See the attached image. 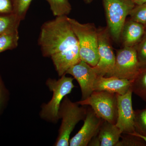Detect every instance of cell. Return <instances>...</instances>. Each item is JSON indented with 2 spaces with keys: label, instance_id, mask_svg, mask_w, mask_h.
<instances>
[{
  "label": "cell",
  "instance_id": "obj_15",
  "mask_svg": "<svg viewBox=\"0 0 146 146\" xmlns=\"http://www.w3.org/2000/svg\"><path fill=\"white\" fill-rule=\"evenodd\" d=\"M122 134L115 124L104 120L98 134L100 146H117Z\"/></svg>",
  "mask_w": 146,
  "mask_h": 146
},
{
  "label": "cell",
  "instance_id": "obj_25",
  "mask_svg": "<svg viewBox=\"0 0 146 146\" xmlns=\"http://www.w3.org/2000/svg\"><path fill=\"white\" fill-rule=\"evenodd\" d=\"M9 93L0 76V116L8 99Z\"/></svg>",
  "mask_w": 146,
  "mask_h": 146
},
{
  "label": "cell",
  "instance_id": "obj_20",
  "mask_svg": "<svg viewBox=\"0 0 146 146\" xmlns=\"http://www.w3.org/2000/svg\"><path fill=\"white\" fill-rule=\"evenodd\" d=\"M134 127L136 133L146 136V107L134 111Z\"/></svg>",
  "mask_w": 146,
  "mask_h": 146
},
{
  "label": "cell",
  "instance_id": "obj_7",
  "mask_svg": "<svg viewBox=\"0 0 146 146\" xmlns=\"http://www.w3.org/2000/svg\"><path fill=\"white\" fill-rule=\"evenodd\" d=\"M141 70L135 48L123 47L117 52L114 68L105 76L133 80Z\"/></svg>",
  "mask_w": 146,
  "mask_h": 146
},
{
  "label": "cell",
  "instance_id": "obj_8",
  "mask_svg": "<svg viewBox=\"0 0 146 146\" xmlns=\"http://www.w3.org/2000/svg\"><path fill=\"white\" fill-rule=\"evenodd\" d=\"M98 31L99 60L93 68L98 76H105L114 68L116 56L110 43V35L108 28H101Z\"/></svg>",
  "mask_w": 146,
  "mask_h": 146
},
{
  "label": "cell",
  "instance_id": "obj_26",
  "mask_svg": "<svg viewBox=\"0 0 146 146\" xmlns=\"http://www.w3.org/2000/svg\"><path fill=\"white\" fill-rule=\"evenodd\" d=\"M13 0H0V15L13 13Z\"/></svg>",
  "mask_w": 146,
  "mask_h": 146
},
{
  "label": "cell",
  "instance_id": "obj_10",
  "mask_svg": "<svg viewBox=\"0 0 146 146\" xmlns=\"http://www.w3.org/2000/svg\"><path fill=\"white\" fill-rule=\"evenodd\" d=\"M66 74L74 77L81 89V100L90 96L94 91V84L98 75L94 68L88 63L80 60L67 71Z\"/></svg>",
  "mask_w": 146,
  "mask_h": 146
},
{
  "label": "cell",
  "instance_id": "obj_4",
  "mask_svg": "<svg viewBox=\"0 0 146 146\" xmlns=\"http://www.w3.org/2000/svg\"><path fill=\"white\" fill-rule=\"evenodd\" d=\"M73 80L72 78L66 77L64 75L57 80L49 78L47 80L46 84L52 91V97L48 103L42 106L40 112L42 119L52 123L57 122L59 119L58 112L61 102L75 87Z\"/></svg>",
  "mask_w": 146,
  "mask_h": 146
},
{
  "label": "cell",
  "instance_id": "obj_31",
  "mask_svg": "<svg viewBox=\"0 0 146 146\" xmlns=\"http://www.w3.org/2000/svg\"></svg>",
  "mask_w": 146,
  "mask_h": 146
},
{
  "label": "cell",
  "instance_id": "obj_13",
  "mask_svg": "<svg viewBox=\"0 0 146 146\" xmlns=\"http://www.w3.org/2000/svg\"><path fill=\"white\" fill-rule=\"evenodd\" d=\"M145 33V27L142 24L130 19L126 21L121 35L124 47H135L141 42Z\"/></svg>",
  "mask_w": 146,
  "mask_h": 146
},
{
  "label": "cell",
  "instance_id": "obj_21",
  "mask_svg": "<svg viewBox=\"0 0 146 146\" xmlns=\"http://www.w3.org/2000/svg\"><path fill=\"white\" fill-rule=\"evenodd\" d=\"M129 16L131 20L142 24L146 28V3L136 5Z\"/></svg>",
  "mask_w": 146,
  "mask_h": 146
},
{
  "label": "cell",
  "instance_id": "obj_23",
  "mask_svg": "<svg viewBox=\"0 0 146 146\" xmlns=\"http://www.w3.org/2000/svg\"><path fill=\"white\" fill-rule=\"evenodd\" d=\"M124 134L117 146H146V142L142 138L133 133Z\"/></svg>",
  "mask_w": 146,
  "mask_h": 146
},
{
  "label": "cell",
  "instance_id": "obj_3",
  "mask_svg": "<svg viewBox=\"0 0 146 146\" xmlns=\"http://www.w3.org/2000/svg\"><path fill=\"white\" fill-rule=\"evenodd\" d=\"M79 105L77 102H72L67 96L63 99L58 112L61 123L55 146H69L71 133L76 125L86 117L87 109Z\"/></svg>",
  "mask_w": 146,
  "mask_h": 146
},
{
  "label": "cell",
  "instance_id": "obj_18",
  "mask_svg": "<svg viewBox=\"0 0 146 146\" xmlns=\"http://www.w3.org/2000/svg\"><path fill=\"white\" fill-rule=\"evenodd\" d=\"M21 21L14 13L0 15V35L18 29Z\"/></svg>",
  "mask_w": 146,
  "mask_h": 146
},
{
  "label": "cell",
  "instance_id": "obj_2",
  "mask_svg": "<svg viewBox=\"0 0 146 146\" xmlns=\"http://www.w3.org/2000/svg\"><path fill=\"white\" fill-rule=\"evenodd\" d=\"M68 18L78 40L81 60L95 67L99 60L98 29L94 24H82Z\"/></svg>",
  "mask_w": 146,
  "mask_h": 146
},
{
  "label": "cell",
  "instance_id": "obj_1",
  "mask_svg": "<svg viewBox=\"0 0 146 146\" xmlns=\"http://www.w3.org/2000/svg\"><path fill=\"white\" fill-rule=\"evenodd\" d=\"M68 18L66 16H57L42 25L38 44L43 56L51 58L79 46Z\"/></svg>",
  "mask_w": 146,
  "mask_h": 146
},
{
  "label": "cell",
  "instance_id": "obj_24",
  "mask_svg": "<svg viewBox=\"0 0 146 146\" xmlns=\"http://www.w3.org/2000/svg\"><path fill=\"white\" fill-rule=\"evenodd\" d=\"M136 49L137 58L140 68H146V32L141 42L134 47Z\"/></svg>",
  "mask_w": 146,
  "mask_h": 146
},
{
  "label": "cell",
  "instance_id": "obj_12",
  "mask_svg": "<svg viewBox=\"0 0 146 146\" xmlns=\"http://www.w3.org/2000/svg\"><path fill=\"white\" fill-rule=\"evenodd\" d=\"M132 80L115 77L98 76L94 84V91H105L120 95L129 90Z\"/></svg>",
  "mask_w": 146,
  "mask_h": 146
},
{
  "label": "cell",
  "instance_id": "obj_16",
  "mask_svg": "<svg viewBox=\"0 0 146 146\" xmlns=\"http://www.w3.org/2000/svg\"><path fill=\"white\" fill-rule=\"evenodd\" d=\"M19 39L18 29L0 35V53L16 48L18 46Z\"/></svg>",
  "mask_w": 146,
  "mask_h": 146
},
{
  "label": "cell",
  "instance_id": "obj_5",
  "mask_svg": "<svg viewBox=\"0 0 146 146\" xmlns=\"http://www.w3.org/2000/svg\"><path fill=\"white\" fill-rule=\"evenodd\" d=\"M108 29L112 39L119 41L127 17L136 5L132 0H102Z\"/></svg>",
  "mask_w": 146,
  "mask_h": 146
},
{
  "label": "cell",
  "instance_id": "obj_29",
  "mask_svg": "<svg viewBox=\"0 0 146 146\" xmlns=\"http://www.w3.org/2000/svg\"><path fill=\"white\" fill-rule=\"evenodd\" d=\"M133 133L134 135H136V136H138V137H140V138H142L143 140H144L146 142V136H143V135H141V134H139V133H136V132H134V133Z\"/></svg>",
  "mask_w": 146,
  "mask_h": 146
},
{
  "label": "cell",
  "instance_id": "obj_28",
  "mask_svg": "<svg viewBox=\"0 0 146 146\" xmlns=\"http://www.w3.org/2000/svg\"><path fill=\"white\" fill-rule=\"evenodd\" d=\"M135 5H140L146 3V0H132Z\"/></svg>",
  "mask_w": 146,
  "mask_h": 146
},
{
  "label": "cell",
  "instance_id": "obj_30",
  "mask_svg": "<svg viewBox=\"0 0 146 146\" xmlns=\"http://www.w3.org/2000/svg\"><path fill=\"white\" fill-rule=\"evenodd\" d=\"M94 1H95V0H83L84 2L87 4L91 3Z\"/></svg>",
  "mask_w": 146,
  "mask_h": 146
},
{
  "label": "cell",
  "instance_id": "obj_22",
  "mask_svg": "<svg viewBox=\"0 0 146 146\" xmlns=\"http://www.w3.org/2000/svg\"><path fill=\"white\" fill-rule=\"evenodd\" d=\"M33 0H13V13L16 14L21 21L25 18L27 12Z\"/></svg>",
  "mask_w": 146,
  "mask_h": 146
},
{
  "label": "cell",
  "instance_id": "obj_9",
  "mask_svg": "<svg viewBox=\"0 0 146 146\" xmlns=\"http://www.w3.org/2000/svg\"><path fill=\"white\" fill-rule=\"evenodd\" d=\"M131 88L123 95L117 94V118L115 125L122 133L129 134L136 132L134 127V111L132 104Z\"/></svg>",
  "mask_w": 146,
  "mask_h": 146
},
{
  "label": "cell",
  "instance_id": "obj_6",
  "mask_svg": "<svg viewBox=\"0 0 146 146\" xmlns=\"http://www.w3.org/2000/svg\"><path fill=\"white\" fill-rule=\"evenodd\" d=\"M81 106H90L97 116L116 124L117 118V94L105 91H94L84 100L77 102Z\"/></svg>",
  "mask_w": 146,
  "mask_h": 146
},
{
  "label": "cell",
  "instance_id": "obj_27",
  "mask_svg": "<svg viewBox=\"0 0 146 146\" xmlns=\"http://www.w3.org/2000/svg\"><path fill=\"white\" fill-rule=\"evenodd\" d=\"M88 146H100L99 140L98 138V135L95 136L91 139V141L89 142Z\"/></svg>",
  "mask_w": 146,
  "mask_h": 146
},
{
  "label": "cell",
  "instance_id": "obj_17",
  "mask_svg": "<svg viewBox=\"0 0 146 146\" xmlns=\"http://www.w3.org/2000/svg\"><path fill=\"white\" fill-rule=\"evenodd\" d=\"M131 88L133 94L146 102V68L141 69L132 80Z\"/></svg>",
  "mask_w": 146,
  "mask_h": 146
},
{
  "label": "cell",
  "instance_id": "obj_11",
  "mask_svg": "<svg viewBox=\"0 0 146 146\" xmlns=\"http://www.w3.org/2000/svg\"><path fill=\"white\" fill-rule=\"evenodd\" d=\"M103 121L97 116L91 108L87 109L83 125L70 139L69 146H88L91 139L98 135Z\"/></svg>",
  "mask_w": 146,
  "mask_h": 146
},
{
  "label": "cell",
  "instance_id": "obj_14",
  "mask_svg": "<svg viewBox=\"0 0 146 146\" xmlns=\"http://www.w3.org/2000/svg\"><path fill=\"white\" fill-rule=\"evenodd\" d=\"M59 76L66 74L67 71L81 60L79 47H77L51 58Z\"/></svg>",
  "mask_w": 146,
  "mask_h": 146
},
{
  "label": "cell",
  "instance_id": "obj_19",
  "mask_svg": "<svg viewBox=\"0 0 146 146\" xmlns=\"http://www.w3.org/2000/svg\"><path fill=\"white\" fill-rule=\"evenodd\" d=\"M49 4L53 15L56 17L68 16L72 7L68 0H46Z\"/></svg>",
  "mask_w": 146,
  "mask_h": 146
}]
</instances>
